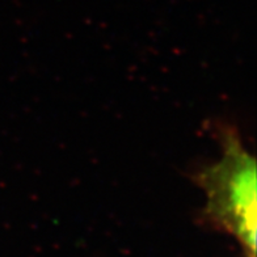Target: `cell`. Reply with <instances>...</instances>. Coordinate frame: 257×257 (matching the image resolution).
Returning <instances> with one entry per match:
<instances>
[{
  "label": "cell",
  "mask_w": 257,
  "mask_h": 257,
  "mask_svg": "<svg viewBox=\"0 0 257 257\" xmlns=\"http://www.w3.org/2000/svg\"><path fill=\"white\" fill-rule=\"evenodd\" d=\"M222 158L193 180L207 197L205 217L236 237L247 257H256L257 169L237 130L220 132Z\"/></svg>",
  "instance_id": "1"
}]
</instances>
